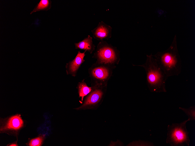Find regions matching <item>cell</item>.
Segmentation results:
<instances>
[{
	"instance_id": "obj_3",
	"label": "cell",
	"mask_w": 195,
	"mask_h": 146,
	"mask_svg": "<svg viewBox=\"0 0 195 146\" xmlns=\"http://www.w3.org/2000/svg\"><path fill=\"white\" fill-rule=\"evenodd\" d=\"M188 119L179 123H173L167 126L166 142L171 146H189V133L186 127Z\"/></svg>"
},
{
	"instance_id": "obj_12",
	"label": "cell",
	"mask_w": 195,
	"mask_h": 146,
	"mask_svg": "<svg viewBox=\"0 0 195 146\" xmlns=\"http://www.w3.org/2000/svg\"><path fill=\"white\" fill-rule=\"evenodd\" d=\"M51 1L50 0H41L31 12L30 14L36 11H47L51 7Z\"/></svg>"
},
{
	"instance_id": "obj_14",
	"label": "cell",
	"mask_w": 195,
	"mask_h": 146,
	"mask_svg": "<svg viewBox=\"0 0 195 146\" xmlns=\"http://www.w3.org/2000/svg\"><path fill=\"white\" fill-rule=\"evenodd\" d=\"M44 136H41L32 139L30 141L29 145L30 146H40L41 145Z\"/></svg>"
},
{
	"instance_id": "obj_9",
	"label": "cell",
	"mask_w": 195,
	"mask_h": 146,
	"mask_svg": "<svg viewBox=\"0 0 195 146\" xmlns=\"http://www.w3.org/2000/svg\"><path fill=\"white\" fill-rule=\"evenodd\" d=\"M74 44L75 49L86 50L90 54H92L95 50V46L93 43L92 37L89 35L83 40L75 43Z\"/></svg>"
},
{
	"instance_id": "obj_6",
	"label": "cell",
	"mask_w": 195,
	"mask_h": 146,
	"mask_svg": "<svg viewBox=\"0 0 195 146\" xmlns=\"http://www.w3.org/2000/svg\"><path fill=\"white\" fill-rule=\"evenodd\" d=\"M92 89L87 95L83 104L77 109L95 108L102 102L105 94L107 85L91 84Z\"/></svg>"
},
{
	"instance_id": "obj_2",
	"label": "cell",
	"mask_w": 195,
	"mask_h": 146,
	"mask_svg": "<svg viewBox=\"0 0 195 146\" xmlns=\"http://www.w3.org/2000/svg\"><path fill=\"white\" fill-rule=\"evenodd\" d=\"M153 56L168 77L178 75L180 73L182 63L177 49L176 35L167 50L158 52Z\"/></svg>"
},
{
	"instance_id": "obj_11",
	"label": "cell",
	"mask_w": 195,
	"mask_h": 146,
	"mask_svg": "<svg viewBox=\"0 0 195 146\" xmlns=\"http://www.w3.org/2000/svg\"><path fill=\"white\" fill-rule=\"evenodd\" d=\"M84 80L83 79L79 82L77 87L79 97H81V101H83L84 97L87 96L92 89V87L88 86Z\"/></svg>"
},
{
	"instance_id": "obj_5",
	"label": "cell",
	"mask_w": 195,
	"mask_h": 146,
	"mask_svg": "<svg viewBox=\"0 0 195 146\" xmlns=\"http://www.w3.org/2000/svg\"><path fill=\"white\" fill-rule=\"evenodd\" d=\"M114 64L96 61L88 69L91 84L107 85L108 82L116 68Z\"/></svg>"
},
{
	"instance_id": "obj_7",
	"label": "cell",
	"mask_w": 195,
	"mask_h": 146,
	"mask_svg": "<svg viewBox=\"0 0 195 146\" xmlns=\"http://www.w3.org/2000/svg\"><path fill=\"white\" fill-rule=\"evenodd\" d=\"M86 51L85 50L82 53L80 50L78 51L75 58L66 64L65 68L67 75H70L74 77L76 76L80 67L85 61L84 57Z\"/></svg>"
},
{
	"instance_id": "obj_16",
	"label": "cell",
	"mask_w": 195,
	"mask_h": 146,
	"mask_svg": "<svg viewBox=\"0 0 195 146\" xmlns=\"http://www.w3.org/2000/svg\"><path fill=\"white\" fill-rule=\"evenodd\" d=\"M9 146H17V145L16 144H12L11 145H10Z\"/></svg>"
},
{
	"instance_id": "obj_1",
	"label": "cell",
	"mask_w": 195,
	"mask_h": 146,
	"mask_svg": "<svg viewBox=\"0 0 195 146\" xmlns=\"http://www.w3.org/2000/svg\"><path fill=\"white\" fill-rule=\"evenodd\" d=\"M134 66L142 67L144 69L146 82L149 91L153 92H166V82L168 77L160 67L153 55L147 54L145 63L140 65L133 64Z\"/></svg>"
},
{
	"instance_id": "obj_15",
	"label": "cell",
	"mask_w": 195,
	"mask_h": 146,
	"mask_svg": "<svg viewBox=\"0 0 195 146\" xmlns=\"http://www.w3.org/2000/svg\"><path fill=\"white\" fill-rule=\"evenodd\" d=\"M129 145V146H154L153 143L141 140L133 142L130 143Z\"/></svg>"
},
{
	"instance_id": "obj_10",
	"label": "cell",
	"mask_w": 195,
	"mask_h": 146,
	"mask_svg": "<svg viewBox=\"0 0 195 146\" xmlns=\"http://www.w3.org/2000/svg\"><path fill=\"white\" fill-rule=\"evenodd\" d=\"M23 125V121L20 115H16L11 117L6 125L1 129L3 131L7 129L18 130L21 128Z\"/></svg>"
},
{
	"instance_id": "obj_8",
	"label": "cell",
	"mask_w": 195,
	"mask_h": 146,
	"mask_svg": "<svg viewBox=\"0 0 195 146\" xmlns=\"http://www.w3.org/2000/svg\"><path fill=\"white\" fill-rule=\"evenodd\" d=\"M112 27L103 21L99 22L97 26L91 31L94 39L101 41L108 40L112 37Z\"/></svg>"
},
{
	"instance_id": "obj_13",
	"label": "cell",
	"mask_w": 195,
	"mask_h": 146,
	"mask_svg": "<svg viewBox=\"0 0 195 146\" xmlns=\"http://www.w3.org/2000/svg\"><path fill=\"white\" fill-rule=\"evenodd\" d=\"M188 116L189 121L195 120V106H192L188 108L179 107Z\"/></svg>"
},
{
	"instance_id": "obj_4",
	"label": "cell",
	"mask_w": 195,
	"mask_h": 146,
	"mask_svg": "<svg viewBox=\"0 0 195 146\" xmlns=\"http://www.w3.org/2000/svg\"><path fill=\"white\" fill-rule=\"evenodd\" d=\"M92 57L101 63L119 64L121 59L120 51L106 41H100Z\"/></svg>"
}]
</instances>
